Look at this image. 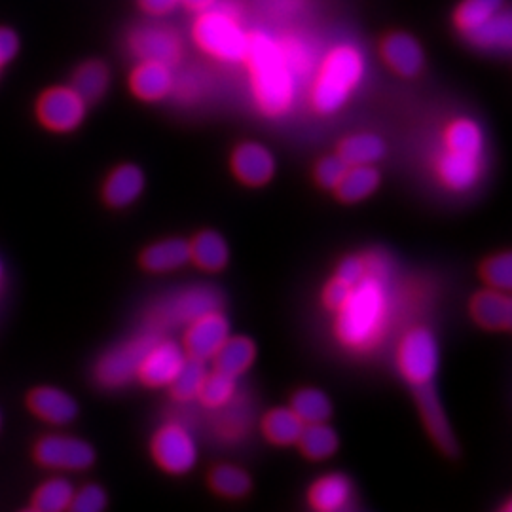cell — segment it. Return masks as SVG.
Listing matches in <instances>:
<instances>
[{
  "label": "cell",
  "mask_w": 512,
  "mask_h": 512,
  "mask_svg": "<svg viewBox=\"0 0 512 512\" xmlns=\"http://www.w3.org/2000/svg\"><path fill=\"white\" fill-rule=\"evenodd\" d=\"M368 256L365 274L349 289L344 304L334 311L336 340L355 353L376 348L389 323L387 268L380 256Z\"/></svg>",
  "instance_id": "obj_1"
},
{
  "label": "cell",
  "mask_w": 512,
  "mask_h": 512,
  "mask_svg": "<svg viewBox=\"0 0 512 512\" xmlns=\"http://www.w3.org/2000/svg\"><path fill=\"white\" fill-rule=\"evenodd\" d=\"M243 63H247L260 112L268 118L287 114L293 107L296 78L285 61L279 40L266 33L249 35V48Z\"/></svg>",
  "instance_id": "obj_2"
},
{
  "label": "cell",
  "mask_w": 512,
  "mask_h": 512,
  "mask_svg": "<svg viewBox=\"0 0 512 512\" xmlns=\"http://www.w3.org/2000/svg\"><path fill=\"white\" fill-rule=\"evenodd\" d=\"M363 76L365 55L359 48L353 44L332 48L315 74L310 93L311 107L323 116L338 112L359 88Z\"/></svg>",
  "instance_id": "obj_3"
},
{
  "label": "cell",
  "mask_w": 512,
  "mask_h": 512,
  "mask_svg": "<svg viewBox=\"0 0 512 512\" xmlns=\"http://www.w3.org/2000/svg\"><path fill=\"white\" fill-rule=\"evenodd\" d=\"M194 40L205 54L224 63H241L249 48V35L243 31L238 14L215 8V4L200 12L194 23Z\"/></svg>",
  "instance_id": "obj_4"
},
{
  "label": "cell",
  "mask_w": 512,
  "mask_h": 512,
  "mask_svg": "<svg viewBox=\"0 0 512 512\" xmlns=\"http://www.w3.org/2000/svg\"><path fill=\"white\" fill-rule=\"evenodd\" d=\"M224 304L222 294L213 287H188L162 298L148 313V330L162 332L181 325H190L194 319L209 311H219Z\"/></svg>",
  "instance_id": "obj_5"
},
{
  "label": "cell",
  "mask_w": 512,
  "mask_h": 512,
  "mask_svg": "<svg viewBox=\"0 0 512 512\" xmlns=\"http://www.w3.org/2000/svg\"><path fill=\"white\" fill-rule=\"evenodd\" d=\"M397 368L410 389L435 382L439 372V344L431 330L416 327L404 334L397 348Z\"/></svg>",
  "instance_id": "obj_6"
},
{
  "label": "cell",
  "mask_w": 512,
  "mask_h": 512,
  "mask_svg": "<svg viewBox=\"0 0 512 512\" xmlns=\"http://www.w3.org/2000/svg\"><path fill=\"white\" fill-rule=\"evenodd\" d=\"M158 338H160L158 332L147 330L107 351L95 366L97 382L107 389L124 387L129 382H133L137 378L139 366L143 363L148 349L156 344Z\"/></svg>",
  "instance_id": "obj_7"
},
{
  "label": "cell",
  "mask_w": 512,
  "mask_h": 512,
  "mask_svg": "<svg viewBox=\"0 0 512 512\" xmlns=\"http://www.w3.org/2000/svg\"><path fill=\"white\" fill-rule=\"evenodd\" d=\"M156 465L169 475H186L198 463V448L190 433L179 423L162 425L150 442Z\"/></svg>",
  "instance_id": "obj_8"
},
{
  "label": "cell",
  "mask_w": 512,
  "mask_h": 512,
  "mask_svg": "<svg viewBox=\"0 0 512 512\" xmlns=\"http://www.w3.org/2000/svg\"><path fill=\"white\" fill-rule=\"evenodd\" d=\"M88 103L73 88L59 86L42 93L38 99V120L55 133H69L86 118Z\"/></svg>",
  "instance_id": "obj_9"
},
{
  "label": "cell",
  "mask_w": 512,
  "mask_h": 512,
  "mask_svg": "<svg viewBox=\"0 0 512 512\" xmlns=\"http://www.w3.org/2000/svg\"><path fill=\"white\" fill-rule=\"evenodd\" d=\"M230 336V323L222 311H209L186 325L184 355L194 361H211Z\"/></svg>",
  "instance_id": "obj_10"
},
{
  "label": "cell",
  "mask_w": 512,
  "mask_h": 512,
  "mask_svg": "<svg viewBox=\"0 0 512 512\" xmlns=\"http://www.w3.org/2000/svg\"><path fill=\"white\" fill-rule=\"evenodd\" d=\"M412 393H414V401L418 404L423 427L427 429L435 446L444 456L456 458L459 454L458 440L454 437V431H452L448 418H446V412L440 403L439 391L435 387V382L412 387Z\"/></svg>",
  "instance_id": "obj_11"
},
{
  "label": "cell",
  "mask_w": 512,
  "mask_h": 512,
  "mask_svg": "<svg viewBox=\"0 0 512 512\" xmlns=\"http://www.w3.org/2000/svg\"><path fill=\"white\" fill-rule=\"evenodd\" d=\"M40 465L59 471H86L95 463V450L88 442L74 437H46L35 448Z\"/></svg>",
  "instance_id": "obj_12"
},
{
  "label": "cell",
  "mask_w": 512,
  "mask_h": 512,
  "mask_svg": "<svg viewBox=\"0 0 512 512\" xmlns=\"http://www.w3.org/2000/svg\"><path fill=\"white\" fill-rule=\"evenodd\" d=\"M184 361H186V355H184L183 346L171 340H164L160 336L156 344L148 349L143 363L139 366L137 380L152 389L167 387L179 374Z\"/></svg>",
  "instance_id": "obj_13"
},
{
  "label": "cell",
  "mask_w": 512,
  "mask_h": 512,
  "mask_svg": "<svg viewBox=\"0 0 512 512\" xmlns=\"http://www.w3.org/2000/svg\"><path fill=\"white\" fill-rule=\"evenodd\" d=\"M230 169L239 183L260 188L274 179V154L260 143H241L232 152Z\"/></svg>",
  "instance_id": "obj_14"
},
{
  "label": "cell",
  "mask_w": 512,
  "mask_h": 512,
  "mask_svg": "<svg viewBox=\"0 0 512 512\" xmlns=\"http://www.w3.org/2000/svg\"><path fill=\"white\" fill-rule=\"evenodd\" d=\"M129 46L133 54L141 57V61H160L169 67L177 65L183 54V44L179 35L160 25L137 29L131 35Z\"/></svg>",
  "instance_id": "obj_15"
},
{
  "label": "cell",
  "mask_w": 512,
  "mask_h": 512,
  "mask_svg": "<svg viewBox=\"0 0 512 512\" xmlns=\"http://www.w3.org/2000/svg\"><path fill=\"white\" fill-rule=\"evenodd\" d=\"M437 175L448 190L465 192L473 188L482 175V154L444 148L437 160Z\"/></svg>",
  "instance_id": "obj_16"
},
{
  "label": "cell",
  "mask_w": 512,
  "mask_h": 512,
  "mask_svg": "<svg viewBox=\"0 0 512 512\" xmlns=\"http://www.w3.org/2000/svg\"><path fill=\"white\" fill-rule=\"evenodd\" d=\"M469 313L480 329L509 332L512 325V304L509 293L484 289L471 296Z\"/></svg>",
  "instance_id": "obj_17"
},
{
  "label": "cell",
  "mask_w": 512,
  "mask_h": 512,
  "mask_svg": "<svg viewBox=\"0 0 512 512\" xmlns=\"http://www.w3.org/2000/svg\"><path fill=\"white\" fill-rule=\"evenodd\" d=\"M131 92L141 101L154 103L167 97L175 88V76L169 65L160 61H141L129 78Z\"/></svg>",
  "instance_id": "obj_18"
},
{
  "label": "cell",
  "mask_w": 512,
  "mask_h": 512,
  "mask_svg": "<svg viewBox=\"0 0 512 512\" xmlns=\"http://www.w3.org/2000/svg\"><path fill=\"white\" fill-rule=\"evenodd\" d=\"M145 184V173L139 165H118L103 186V198L110 207L124 209L141 198Z\"/></svg>",
  "instance_id": "obj_19"
},
{
  "label": "cell",
  "mask_w": 512,
  "mask_h": 512,
  "mask_svg": "<svg viewBox=\"0 0 512 512\" xmlns=\"http://www.w3.org/2000/svg\"><path fill=\"white\" fill-rule=\"evenodd\" d=\"M190 262V245L183 238H169L148 245L141 253L139 264L150 274H169L181 270Z\"/></svg>",
  "instance_id": "obj_20"
},
{
  "label": "cell",
  "mask_w": 512,
  "mask_h": 512,
  "mask_svg": "<svg viewBox=\"0 0 512 512\" xmlns=\"http://www.w3.org/2000/svg\"><path fill=\"white\" fill-rule=\"evenodd\" d=\"M353 495V486L348 476L340 473L317 478L308 490V503L317 512L344 511Z\"/></svg>",
  "instance_id": "obj_21"
},
{
  "label": "cell",
  "mask_w": 512,
  "mask_h": 512,
  "mask_svg": "<svg viewBox=\"0 0 512 512\" xmlns=\"http://www.w3.org/2000/svg\"><path fill=\"white\" fill-rule=\"evenodd\" d=\"M382 57L389 69L401 76H416L423 67V50L418 40L406 33H393L382 44Z\"/></svg>",
  "instance_id": "obj_22"
},
{
  "label": "cell",
  "mask_w": 512,
  "mask_h": 512,
  "mask_svg": "<svg viewBox=\"0 0 512 512\" xmlns=\"http://www.w3.org/2000/svg\"><path fill=\"white\" fill-rule=\"evenodd\" d=\"M29 408L40 420L65 425L78 414V406L71 395L57 387H38L29 397Z\"/></svg>",
  "instance_id": "obj_23"
},
{
  "label": "cell",
  "mask_w": 512,
  "mask_h": 512,
  "mask_svg": "<svg viewBox=\"0 0 512 512\" xmlns=\"http://www.w3.org/2000/svg\"><path fill=\"white\" fill-rule=\"evenodd\" d=\"M190 262H194L203 272L217 274L228 266L230 249L226 239L215 230H202L188 241Z\"/></svg>",
  "instance_id": "obj_24"
},
{
  "label": "cell",
  "mask_w": 512,
  "mask_h": 512,
  "mask_svg": "<svg viewBox=\"0 0 512 512\" xmlns=\"http://www.w3.org/2000/svg\"><path fill=\"white\" fill-rule=\"evenodd\" d=\"M382 183V175L374 165H349L340 179V183L334 186V196L338 202L359 203L370 198L378 186Z\"/></svg>",
  "instance_id": "obj_25"
},
{
  "label": "cell",
  "mask_w": 512,
  "mask_h": 512,
  "mask_svg": "<svg viewBox=\"0 0 512 512\" xmlns=\"http://www.w3.org/2000/svg\"><path fill=\"white\" fill-rule=\"evenodd\" d=\"M255 359L256 344L251 338L228 336L211 361L215 365V370L238 380L239 376H243L253 366Z\"/></svg>",
  "instance_id": "obj_26"
},
{
  "label": "cell",
  "mask_w": 512,
  "mask_h": 512,
  "mask_svg": "<svg viewBox=\"0 0 512 512\" xmlns=\"http://www.w3.org/2000/svg\"><path fill=\"white\" fill-rule=\"evenodd\" d=\"M384 139L374 133H355L340 141L336 154L348 165H374L384 160Z\"/></svg>",
  "instance_id": "obj_27"
},
{
  "label": "cell",
  "mask_w": 512,
  "mask_h": 512,
  "mask_svg": "<svg viewBox=\"0 0 512 512\" xmlns=\"http://www.w3.org/2000/svg\"><path fill=\"white\" fill-rule=\"evenodd\" d=\"M296 444L304 458L311 459V461H323L338 452L340 439H338V433L325 421V423L304 425Z\"/></svg>",
  "instance_id": "obj_28"
},
{
  "label": "cell",
  "mask_w": 512,
  "mask_h": 512,
  "mask_svg": "<svg viewBox=\"0 0 512 512\" xmlns=\"http://www.w3.org/2000/svg\"><path fill=\"white\" fill-rule=\"evenodd\" d=\"M260 429L264 439L275 446H293L304 429V423L291 408H274L264 414Z\"/></svg>",
  "instance_id": "obj_29"
},
{
  "label": "cell",
  "mask_w": 512,
  "mask_h": 512,
  "mask_svg": "<svg viewBox=\"0 0 512 512\" xmlns=\"http://www.w3.org/2000/svg\"><path fill=\"white\" fill-rule=\"evenodd\" d=\"M465 38L484 50H507L511 48L512 21L511 14L503 8L494 18L488 19Z\"/></svg>",
  "instance_id": "obj_30"
},
{
  "label": "cell",
  "mask_w": 512,
  "mask_h": 512,
  "mask_svg": "<svg viewBox=\"0 0 512 512\" xmlns=\"http://www.w3.org/2000/svg\"><path fill=\"white\" fill-rule=\"evenodd\" d=\"M207 480L209 488L224 499H243L253 490L249 473L236 465H217Z\"/></svg>",
  "instance_id": "obj_31"
},
{
  "label": "cell",
  "mask_w": 512,
  "mask_h": 512,
  "mask_svg": "<svg viewBox=\"0 0 512 512\" xmlns=\"http://www.w3.org/2000/svg\"><path fill=\"white\" fill-rule=\"evenodd\" d=\"M110 74L105 63L88 61L74 73L73 88L86 103L99 101L109 90Z\"/></svg>",
  "instance_id": "obj_32"
},
{
  "label": "cell",
  "mask_w": 512,
  "mask_h": 512,
  "mask_svg": "<svg viewBox=\"0 0 512 512\" xmlns=\"http://www.w3.org/2000/svg\"><path fill=\"white\" fill-rule=\"evenodd\" d=\"M289 408L304 425L325 423L332 416V403H330L329 397L321 389H315V387H306V389L296 391Z\"/></svg>",
  "instance_id": "obj_33"
},
{
  "label": "cell",
  "mask_w": 512,
  "mask_h": 512,
  "mask_svg": "<svg viewBox=\"0 0 512 512\" xmlns=\"http://www.w3.org/2000/svg\"><path fill=\"white\" fill-rule=\"evenodd\" d=\"M503 8L505 0H463L456 10L454 21L463 35H469L476 27L494 18Z\"/></svg>",
  "instance_id": "obj_34"
},
{
  "label": "cell",
  "mask_w": 512,
  "mask_h": 512,
  "mask_svg": "<svg viewBox=\"0 0 512 512\" xmlns=\"http://www.w3.org/2000/svg\"><path fill=\"white\" fill-rule=\"evenodd\" d=\"M236 387H238V380L236 378H232L228 374H222L219 370H213V372L205 374L196 399L203 406L217 410V408L226 406V404L234 399Z\"/></svg>",
  "instance_id": "obj_35"
},
{
  "label": "cell",
  "mask_w": 512,
  "mask_h": 512,
  "mask_svg": "<svg viewBox=\"0 0 512 512\" xmlns=\"http://www.w3.org/2000/svg\"><path fill=\"white\" fill-rule=\"evenodd\" d=\"M205 374H207L205 363L186 357V361L181 366L179 374L175 376V380L167 385L171 397L175 401H181V403L194 401L198 397V391H200V385H202Z\"/></svg>",
  "instance_id": "obj_36"
},
{
  "label": "cell",
  "mask_w": 512,
  "mask_h": 512,
  "mask_svg": "<svg viewBox=\"0 0 512 512\" xmlns=\"http://www.w3.org/2000/svg\"><path fill=\"white\" fill-rule=\"evenodd\" d=\"M73 486L65 478H54L42 484L33 497V509L38 512H61L71 507Z\"/></svg>",
  "instance_id": "obj_37"
},
{
  "label": "cell",
  "mask_w": 512,
  "mask_h": 512,
  "mask_svg": "<svg viewBox=\"0 0 512 512\" xmlns=\"http://www.w3.org/2000/svg\"><path fill=\"white\" fill-rule=\"evenodd\" d=\"M480 277L490 289L509 293L512 287L511 253H499L486 258L480 266Z\"/></svg>",
  "instance_id": "obj_38"
},
{
  "label": "cell",
  "mask_w": 512,
  "mask_h": 512,
  "mask_svg": "<svg viewBox=\"0 0 512 512\" xmlns=\"http://www.w3.org/2000/svg\"><path fill=\"white\" fill-rule=\"evenodd\" d=\"M281 52L285 55V61L289 65V69L293 71L294 78L298 76H308L315 67V57L313 50L308 42L300 40V38L289 37L279 40Z\"/></svg>",
  "instance_id": "obj_39"
},
{
  "label": "cell",
  "mask_w": 512,
  "mask_h": 512,
  "mask_svg": "<svg viewBox=\"0 0 512 512\" xmlns=\"http://www.w3.org/2000/svg\"><path fill=\"white\" fill-rule=\"evenodd\" d=\"M348 167L349 165L338 154L325 156L315 164V169H313L315 183L325 190H334V186L340 183V179L344 177Z\"/></svg>",
  "instance_id": "obj_40"
},
{
  "label": "cell",
  "mask_w": 512,
  "mask_h": 512,
  "mask_svg": "<svg viewBox=\"0 0 512 512\" xmlns=\"http://www.w3.org/2000/svg\"><path fill=\"white\" fill-rule=\"evenodd\" d=\"M105 507H107V494L103 492V488L90 484L73 495L69 509H73L74 512H99Z\"/></svg>",
  "instance_id": "obj_41"
},
{
  "label": "cell",
  "mask_w": 512,
  "mask_h": 512,
  "mask_svg": "<svg viewBox=\"0 0 512 512\" xmlns=\"http://www.w3.org/2000/svg\"><path fill=\"white\" fill-rule=\"evenodd\" d=\"M349 289H351L349 283L334 275L330 281H327V285L323 289V306L334 313L344 304V300H346V296L349 294Z\"/></svg>",
  "instance_id": "obj_42"
},
{
  "label": "cell",
  "mask_w": 512,
  "mask_h": 512,
  "mask_svg": "<svg viewBox=\"0 0 512 512\" xmlns=\"http://www.w3.org/2000/svg\"><path fill=\"white\" fill-rule=\"evenodd\" d=\"M19 52V38L14 31L0 27V67L8 65Z\"/></svg>",
  "instance_id": "obj_43"
},
{
  "label": "cell",
  "mask_w": 512,
  "mask_h": 512,
  "mask_svg": "<svg viewBox=\"0 0 512 512\" xmlns=\"http://www.w3.org/2000/svg\"><path fill=\"white\" fill-rule=\"evenodd\" d=\"M143 10L154 16H164L167 12H171L181 0H139Z\"/></svg>",
  "instance_id": "obj_44"
},
{
  "label": "cell",
  "mask_w": 512,
  "mask_h": 512,
  "mask_svg": "<svg viewBox=\"0 0 512 512\" xmlns=\"http://www.w3.org/2000/svg\"><path fill=\"white\" fill-rule=\"evenodd\" d=\"M184 6L188 8V10H194V12H202L205 8H209V6H213L217 0H181Z\"/></svg>",
  "instance_id": "obj_45"
},
{
  "label": "cell",
  "mask_w": 512,
  "mask_h": 512,
  "mask_svg": "<svg viewBox=\"0 0 512 512\" xmlns=\"http://www.w3.org/2000/svg\"><path fill=\"white\" fill-rule=\"evenodd\" d=\"M0 275H2V268H0Z\"/></svg>",
  "instance_id": "obj_46"
}]
</instances>
